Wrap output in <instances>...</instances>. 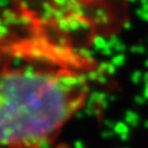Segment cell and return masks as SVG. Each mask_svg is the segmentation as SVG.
Segmentation results:
<instances>
[{
	"label": "cell",
	"mask_w": 148,
	"mask_h": 148,
	"mask_svg": "<svg viewBox=\"0 0 148 148\" xmlns=\"http://www.w3.org/2000/svg\"><path fill=\"white\" fill-rule=\"evenodd\" d=\"M100 66L74 31L21 5L0 21V148H59Z\"/></svg>",
	"instance_id": "obj_1"
}]
</instances>
